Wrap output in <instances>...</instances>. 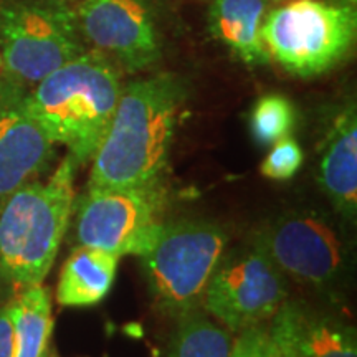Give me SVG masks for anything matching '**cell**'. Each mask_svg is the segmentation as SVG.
<instances>
[{"mask_svg": "<svg viewBox=\"0 0 357 357\" xmlns=\"http://www.w3.org/2000/svg\"><path fill=\"white\" fill-rule=\"evenodd\" d=\"M185 86L169 73L123 88L108 131L93 155L88 189H124L162 181Z\"/></svg>", "mask_w": 357, "mask_h": 357, "instance_id": "cell-1", "label": "cell"}, {"mask_svg": "<svg viewBox=\"0 0 357 357\" xmlns=\"http://www.w3.org/2000/svg\"><path fill=\"white\" fill-rule=\"evenodd\" d=\"M111 60L84 52L29 89V108L47 136L82 164L91 162L121 98Z\"/></svg>", "mask_w": 357, "mask_h": 357, "instance_id": "cell-2", "label": "cell"}, {"mask_svg": "<svg viewBox=\"0 0 357 357\" xmlns=\"http://www.w3.org/2000/svg\"><path fill=\"white\" fill-rule=\"evenodd\" d=\"M78 162L70 154L47 181H32L0 205V281L17 291L42 284L68 230Z\"/></svg>", "mask_w": 357, "mask_h": 357, "instance_id": "cell-3", "label": "cell"}, {"mask_svg": "<svg viewBox=\"0 0 357 357\" xmlns=\"http://www.w3.org/2000/svg\"><path fill=\"white\" fill-rule=\"evenodd\" d=\"M86 52L66 0H0L3 78L26 89Z\"/></svg>", "mask_w": 357, "mask_h": 357, "instance_id": "cell-4", "label": "cell"}, {"mask_svg": "<svg viewBox=\"0 0 357 357\" xmlns=\"http://www.w3.org/2000/svg\"><path fill=\"white\" fill-rule=\"evenodd\" d=\"M227 242L229 236L217 223L195 218L164 223L158 242L141 257L159 307L176 318L200 310Z\"/></svg>", "mask_w": 357, "mask_h": 357, "instance_id": "cell-5", "label": "cell"}, {"mask_svg": "<svg viewBox=\"0 0 357 357\" xmlns=\"http://www.w3.org/2000/svg\"><path fill=\"white\" fill-rule=\"evenodd\" d=\"M354 7L294 0L265 15L261 40L268 53L298 77H316L341 63L354 47Z\"/></svg>", "mask_w": 357, "mask_h": 357, "instance_id": "cell-6", "label": "cell"}, {"mask_svg": "<svg viewBox=\"0 0 357 357\" xmlns=\"http://www.w3.org/2000/svg\"><path fill=\"white\" fill-rule=\"evenodd\" d=\"M162 181L124 189H88L78 204L77 242L124 255L144 257L164 229Z\"/></svg>", "mask_w": 357, "mask_h": 357, "instance_id": "cell-7", "label": "cell"}, {"mask_svg": "<svg viewBox=\"0 0 357 357\" xmlns=\"http://www.w3.org/2000/svg\"><path fill=\"white\" fill-rule=\"evenodd\" d=\"M287 300V276L260 247L250 243L223 253L202 307L230 333H240L273 318Z\"/></svg>", "mask_w": 357, "mask_h": 357, "instance_id": "cell-8", "label": "cell"}, {"mask_svg": "<svg viewBox=\"0 0 357 357\" xmlns=\"http://www.w3.org/2000/svg\"><path fill=\"white\" fill-rule=\"evenodd\" d=\"M276 266L307 288L328 291L346 270L341 235L328 218L314 212H294L271 220L255 240Z\"/></svg>", "mask_w": 357, "mask_h": 357, "instance_id": "cell-9", "label": "cell"}, {"mask_svg": "<svg viewBox=\"0 0 357 357\" xmlns=\"http://www.w3.org/2000/svg\"><path fill=\"white\" fill-rule=\"evenodd\" d=\"M77 15L83 38L126 71L149 68L162 55L153 0H82Z\"/></svg>", "mask_w": 357, "mask_h": 357, "instance_id": "cell-10", "label": "cell"}, {"mask_svg": "<svg viewBox=\"0 0 357 357\" xmlns=\"http://www.w3.org/2000/svg\"><path fill=\"white\" fill-rule=\"evenodd\" d=\"M29 89L0 78V205L37 181L55 159V142L29 108Z\"/></svg>", "mask_w": 357, "mask_h": 357, "instance_id": "cell-11", "label": "cell"}, {"mask_svg": "<svg viewBox=\"0 0 357 357\" xmlns=\"http://www.w3.org/2000/svg\"><path fill=\"white\" fill-rule=\"evenodd\" d=\"M268 329L280 357H357L356 329L301 301H284Z\"/></svg>", "mask_w": 357, "mask_h": 357, "instance_id": "cell-12", "label": "cell"}, {"mask_svg": "<svg viewBox=\"0 0 357 357\" xmlns=\"http://www.w3.org/2000/svg\"><path fill=\"white\" fill-rule=\"evenodd\" d=\"M318 181L326 197L347 220L357 215V118L356 108L337 116L324 141Z\"/></svg>", "mask_w": 357, "mask_h": 357, "instance_id": "cell-13", "label": "cell"}, {"mask_svg": "<svg viewBox=\"0 0 357 357\" xmlns=\"http://www.w3.org/2000/svg\"><path fill=\"white\" fill-rule=\"evenodd\" d=\"M266 15V0H213L208 25L218 42L248 65L270 61L261 40V25Z\"/></svg>", "mask_w": 357, "mask_h": 357, "instance_id": "cell-14", "label": "cell"}, {"mask_svg": "<svg viewBox=\"0 0 357 357\" xmlns=\"http://www.w3.org/2000/svg\"><path fill=\"white\" fill-rule=\"evenodd\" d=\"M118 263L114 253L78 245L61 268L56 301L68 307L100 305L113 288Z\"/></svg>", "mask_w": 357, "mask_h": 357, "instance_id": "cell-15", "label": "cell"}, {"mask_svg": "<svg viewBox=\"0 0 357 357\" xmlns=\"http://www.w3.org/2000/svg\"><path fill=\"white\" fill-rule=\"evenodd\" d=\"M13 326V357H45L53 331L50 289L35 284L8 303Z\"/></svg>", "mask_w": 357, "mask_h": 357, "instance_id": "cell-16", "label": "cell"}, {"mask_svg": "<svg viewBox=\"0 0 357 357\" xmlns=\"http://www.w3.org/2000/svg\"><path fill=\"white\" fill-rule=\"evenodd\" d=\"M234 336L200 310L178 316L167 357H231Z\"/></svg>", "mask_w": 357, "mask_h": 357, "instance_id": "cell-17", "label": "cell"}, {"mask_svg": "<svg viewBox=\"0 0 357 357\" xmlns=\"http://www.w3.org/2000/svg\"><path fill=\"white\" fill-rule=\"evenodd\" d=\"M294 119H296V113L288 98L266 95L253 106L250 128L257 142L263 146H271L291 132Z\"/></svg>", "mask_w": 357, "mask_h": 357, "instance_id": "cell-18", "label": "cell"}, {"mask_svg": "<svg viewBox=\"0 0 357 357\" xmlns=\"http://www.w3.org/2000/svg\"><path fill=\"white\" fill-rule=\"evenodd\" d=\"M303 164V149L296 141L287 136L276 141L273 149L261 162L260 171L273 181H288L300 171Z\"/></svg>", "mask_w": 357, "mask_h": 357, "instance_id": "cell-19", "label": "cell"}, {"mask_svg": "<svg viewBox=\"0 0 357 357\" xmlns=\"http://www.w3.org/2000/svg\"><path fill=\"white\" fill-rule=\"evenodd\" d=\"M231 357H280V354L268 329L253 326L240 331V336L234 341Z\"/></svg>", "mask_w": 357, "mask_h": 357, "instance_id": "cell-20", "label": "cell"}, {"mask_svg": "<svg viewBox=\"0 0 357 357\" xmlns=\"http://www.w3.org/2000/svg\"><path fill=\"white\" fill-rule=\"evenodd\" d=\"M0 357H13V326L8 305L0 307Z\"/></svg>", "mask_w": 357, "mask_h": 357, "instance_id": "cell-21", "label": "cell"}, {"mask_svg": "<svg viewBox=\"0 0 357 357\" xmlns=\"http://www.w3.org/2000/svg\"><path fill=\"white\" fill-rule=\"evenodd\" d=\"M337 3H341V6H347V7H354L356 8V0H337Z\"/></svg>", "mask_w": 357, "mask_h": 357, "instance_id": "cell-22", "label": "cell"}, {"mask_svg": "<svg viewBox=\"0 0 357 357\" xmlns=\"http://www.w3.org/2000/svg\"><path fill=\"white\" fill-rule=\"evenodd\" d=\"M0 71H2V55H0Z\"/></svg>", "mask_w": 357, "mask_h": 357, "instance_id": "cell-23", "label": "cell"}, {"mask_svg": "<svg viewBox=\"0 0 357 357\" xmlns=\"http://www.w3.org/2000/svg\"><path fill=\"white\" fill-rule=\"evenodd\" d=\"M45 357H52V356H50V354H47V356H45Z\"/></svg>", "mask_w": 357, "mask_h": 357, "instance_id": "cell-24", "label": "cell"}]
</instances>
